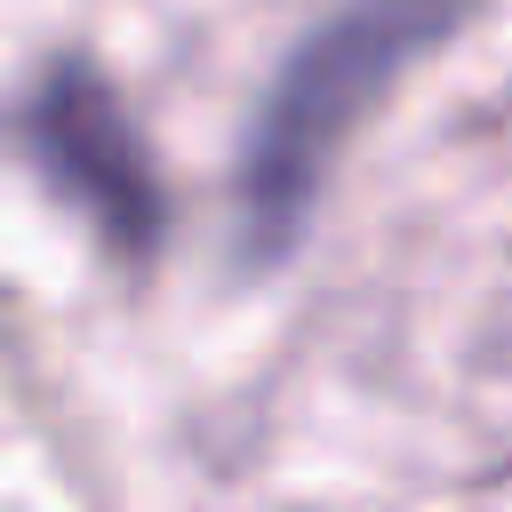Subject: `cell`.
<instances>
[{"instance_id": "6da1fadb", "label": "cell", "mask_w": 512, "mask_h": 512, "mask_svg": "<svg viewBox=\"0 0 512 512\" xmlns=\"http://www.w3.org/2000/svg\"><path fill=\"white\" fill-rule=\"evenodd\" d=\"M472 8L480 0H344L328 24H312L296 40V56L272 72L256 120H248L240 176H232L240 248L256 264L304 232L352 128L400 88V72H416L440 40H456L472 24Z\"/></svg>"}, {"instance_id": "7a4b0ae2", "label": "cell", "mask_w": 512, "mask_h": 512, "mask_svg": "<svg viewBox=\"0 0 512 512\" xmlns=\"http://www.w3.org/2000/svg\"><path fill=\"white\" fill-rule=\"evenodd\" d=\"M24 152L40 160V176L128 256H144L160 240V176L144 136L128 128L120 96L88 72V64H48L16 112Z\"/></svg>"}]
</instances>
